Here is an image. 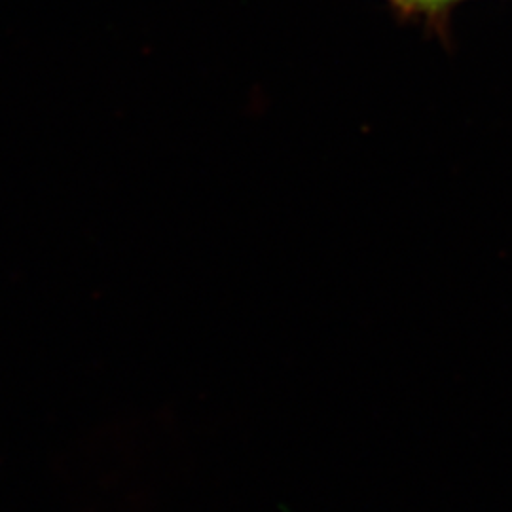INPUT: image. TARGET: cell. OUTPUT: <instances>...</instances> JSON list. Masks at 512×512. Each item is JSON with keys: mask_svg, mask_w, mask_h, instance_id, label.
<instances>
[{"mask_svg": "<svg viewBox=\"0 0 512 512\" xmlns=\"http://www.w3.org/2000/svg\"><path fill=\"white\" fill-rule=\"evenodd\" d=\"M463 0H406L401 12L404 16H423L427 19H439L446 16L450 8Z\"/></svg>", "mask_w": 512, "mask_h": 512, "instance_id": "obj_1", "label": "cell"}, {"mask_svg": "<svg viewBox=\"0 0 512 512\" xmlns=\"http://www.w3.org/2000/svg\"><path fill=\"white\" fill-rule=\"evenodd\" d=\"M397 10H401L403 8L404 4H406V0H389Z\"/></svg>", "mask_w": 512, "mask_h": 512, "instance_id": "obj_2", "label": "cell"}]
</instances>
